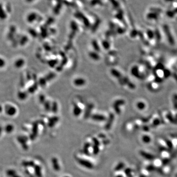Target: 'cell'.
<instances>
[{
	"instance_id": "6",
	"label": "cell",
	"mask_w": 177,
	"mask_h": 177,
	"mask_svg": "<svg viewBox=\"0 0 177 177\" xmlns=\"http://www.w3.org/2000/svg\"><path fill=\"white\" fill-rule=\"evenodd\" d=\"M90 147V144L89 143H86L85 146H84V151H85L86 152L88 153V149Z\"/></svg>"
},
{
	"instance_id": "3",
	"label": "cell",
	"mask_w": 177,
	"mask_h": 177,
	"mask_svg": "<svg viewBox=\"0 0 177 177\" xmlns=\"http://www.w3.org/2000/svg\"><path fill=\"white\" fill-rule=\"evenodd\" d=\"M93 141H94V148H93L94 153V154H96L99 152V143L98 141H97V140L96 138H94Z\"/></svg>"
},
{
	"instance_id": "1",
	"label": "cell",
	"mask_w": 177,
	"mask_h": 177,
	"mask_svg": "<svg viewBox=\"0 0 177 177\" xmlns=\"http://www.w3.org/2000/svg\"><path fill=\"white\" fill-rule=\"evenodd\" d=\"M78 162L80 164L83 166L88 169H92L94 167L93 164L87 160H85L83 159H80L78 160Z\"/></svg>"
},
{
	"instance_id": "7",
	"label": "cell",
	"mask_w": 177,
	"mask_h": 177,
	"mask_svg": "<svg viewBox=\"0 0 177 177\" xmlns=\"http://www.w3.org/2000/svg\"><path fill=\"white\" fill-rule=\"evenodd\" d=\"M116 177H123L122 176H121V175H118V176H116Z\"/></svg>"
},
{
	"instance_id": "5",
	"label": "cell",
	"mask_w": 177,
	"mask_h": 177,
	"mask_svg": "<svg viewBox=\"0 0 177 177\" xmlns=\"http://www.w3.org/2000/svg\"><path fill=\"white\" fill-rule=\"evenodd\" d=\"M36 173H37V175L38 177H41V169L39 167H36Z\"/></svg>"
},
{
	"instance_id": "2",
	"label": "cell",
	"mask_w": 177,
	"mask_h": 177,
	"mask_svg": "<svg viewBox=\"0 0 177 177\" xmlns=\"http://www.w3.org/2000/svg\"><path fill=\"white\" fill-rule=\"evenodd\" d=\"M52 163H53V168L54 169V170L56 171H58L60 170V167L59 164L58 163V160L56 158H52Z\"/></svg>"
},
{
	"instance_id": "8",
	"label": "cell",
	"mask_w": 177,
	"mask_h": 177,
	"mask_svg": "<svg viewBox=\"0 0 177 177\" xmlns=\"http://www.w3.org/2000/svg\"></svg>"
},
{
	"instance_id": "4",
	"label": "cell",
	"mask_w": 177,
	"mask_h": 177,
	"mask_svg": "<svg viewBox=\"0 0 177 177\" xmlns=\"http://www.w3.org/2000/svg\"><path fill=\"white\" fill-rule=\"evenodd\" d=\"M124 167V164L122 162H120V163H119L117 166L115 168V170L116 171H120V170L121 169H123Z\"/></svg>"
}]
</instances>
